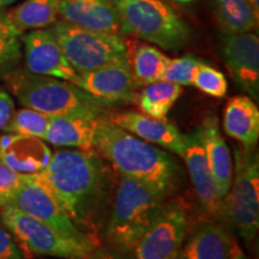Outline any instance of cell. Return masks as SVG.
I'll return each instance as SVG.
<instances>
[{
    "label": "cell",
    "instance_id": "1",
    "mask_svg": "<svg viewBox=\"0 0 259 259\" xmlns=\"http://www.w3.org/2000/svg\"><path fill=\"white\" fill-rule=\"evenodd\" d=\"M30 177L80 229L92 225L105 202L108 178L95 149L58 150L44 169Z\"/></svg>",
    "mask_w": 259,
    "mask_h": 259
},
{
    "label": "cell",
    "instance_id": "2",
    "mask_svg": "<svg viewBox=\"0 0 259 259\" xmlns=\"http://www.w3.org/2000/svg\"><path fill=\"white\" fill-rule=\"evenodd\" d=\"M94 149L121 177L139 181L166 194L178 185L180 168L173 156L119 127L105 115L96 119Z\"/></svg>",
    "mask_w": 259,
    "mask_h": 259
},
{
    "label": "cell",
    "instance_id": "3",
    "mask_svg": "<svg viewBox=\"0 0 259 259\" xmlns=\"http://www.w3.org/2000/svg\"><path fill=\"white\" fill-rule=\"evenodd\" d=\"M8 88L27 108L53 115H80L96 119L106 106L67 80L41 76L25 70H9L4 74Z\"/></svg>",
    "mask_w": 259,
    "mask_h": 259
},
{
    "label": "cell",
    "instance_id": "4",
    "mask_svg": "<svg viewBox=\"0 0 259 259\" xmlns=\"http://www.w3.org/2000/svg\"><path fill=\"white\" fill-rule=\"evenodd\" d=\"M167 196L160 190L120 176L106 229L109 244L134 251Z\"/></svg>",
    "mask_w": 259,
    "mask_h": 259
},
{
    "label": "cell",
    "instance_id": "5",
    "mask_svg": "<svg viewBox=\"0 0 259 259\" xmlns=\"http://www.w3.org/2000/svg\"><path fill=\"white\" fill-rule=\"evenodd\" d=\"M121 35H132L162 50L177 51L190 44L189 24L162 0H113Z\"/></svg>",
    "mask_w": 259,
    "mask_h": 259
},
{
    "label": "cell",
    "instance_id": "6",
    "mask_svg": "<svg viewBox=\"0 0 259 259\" xmlns=\"http://www.w3.org/2000/svg\"><path fill=\"white\" fill-rule=\"evenodd\" d=\"M0 221L25 253L60 259H92L96 250L93 238H67L15 206L0 210Z\"/></svg>",
    "mask_w": 259,
    "mask_h": 259
},
{
    "label": "cell",
    "instance_id": "7",
    "mask_svg": "<svg viewBox=\"0 0 259 259\" xmlns=\"http://www.w3.org/2000/svg\"><path fill=\"white\" fill-rule=\"evenodd\" d=\"M259 157L254 148L234 149V170L225 199V218L246 242L259 228Z\"/></svg>",
    "mask_w": 259,
    "mask_h": 259
},
{
    "label": "cell",
    "instance_id": "8",
    "mask_svg": "<svg viewBox=\"0 0 259 259\" xmlns=\"http://www.w3.org/2000/svg\"><path fill=\"white\" fill-rule=\"evenodd\" d=\"M50 29L77 73L128 61L127 44L121 34L88 30L61 19Z\"/></svg>",
    "mask_w": 259,
    "mask_h": 259
},
{
    "label": "cell",
    "instance_id": "9",
    "mask_svg": "<svg viewBox=\"0 0 259 259\" xmlns=\"http://www.w3.org/2000/svg\"><path fill=\"white\" fill-rule=\"evenodd\" d=\"M186 210L178 203H163L134 248L136 259H177L187 235Z\"/></svg>",
    "mask_w": 259,
    "mask_h": 259
},
{
    "label": "cell",
    "instance_id": "10",
    "mask_svg": "<svg viewBox=\"0 0 259 259\" xmlns=\"http://www.w3.org/2000/svg\"><path fill=\"white\" fill-rule=\"evenodd\" d=\"M73 84L106 107L132 102L138 89L130 61L80 72Z\"/></svg>",
    "mask_w": 259,
    "mask_h": 259
},
{
    "label": "cell",
    "instance_id": "11",
    "mask_svg": "<svg viewBox=\"0 0 259 259\" xmlns=\"http://www.w3.org/2000/svg\"><path fill=\"white\" fill-rule=\"evenodd\" d=\"M221 53L232 78L252 100L259 97V38L254 32L223 34Z\"/></svg>",
    "mask_w": 259,
    "mask_h": 259
},
{
    "label": "cell",
    "instance_id": "12",
    "mask_svg": "<svg viewBox=\"0 0 259 259\" xmlns=\"http://www.w3.org/2000/svg\"><path fill=\"white\" fill-rule=\"evenodd\" d=\"M10 205L50 226L54 231L67 238H92L88 233H84L74 225L72 220L65 213L57 200L53 198V196L30 176H28L25 183L16 193Z\"/></svg>",
    "mask_w": 259,
    "mask_h": 259
},
{
    "label": "cell",
    "instance_id": "13",
    "mask_svg": "<svg viewBox=\"0 0 259 259\" xmlns=\"http://www.w3.org/2000/svg\"><path fill=\"white\" fill-rule=\"evenodd\" d=\"M27 70L41 76L54 77L73 83L78 73L65 57L50 28L30 30L22 35Z\"/></svg>",
    "mask_w": 259,
    "mask_h": 259
},
{
    "label": "cell",
    "instance_id": "14",
    "mask_svg": "<svg viewBox=\"0 0 259 259\" xmlns=\"http://www.w3.org/2000/svg\"><path fill=\"white\" fill-rule=\"evenodd\" d=\"M184 142H185V153L183 158L185 160L189 169L200 208L212 218L226 220L225 199L220 196L212 178L200 138L199 128L196 127L187 135H184Z\"/></svg>",
    "mask_w": 259,
    "mask_h": 259
},
{
    "label": "cell",
    "instance_id": "15",
    "mask_svg": "<svg viewBox=\"0 0 259 259\" xmlns=\"http://www.w3.org/2000/svg\"><path fill=\"white\" fill-rule=\"evenodd\" d=\"M109 120L137 136L148 143L169 150L170 153L183 157L185 153L184 135L176 125L167 120L151 118L139 112H120L109 116Z\"/></svg>",
    "mask_w": 259,
    "mask_h": 259
},
{
    "label": "cell",
    "instance_id": "16",
    "mask_svg": "<svg viewBox=\"0 0 259 259\" xmlns=\"http://www.w3.org/2000/svg\"><path fill=\"white\" fill-rule=\"evenodd\" d=\"M59 18L88 30L121 34L113 0H59Z\"/></svg>",
    "mask_w": 259,
    "mask_h": 259
},
{
    "label": "cell",
    "instance_id": "17",
    "mask_svg": "<svg viewBox=\"0 0 259 259\" xmlns=\"http://www.w3.org/2000/svg\"><path fill=\"white\" fill-rule=\"evenodd\" d=\"M52 156L42 139L10 134L0 137V161L23 176H32L47 166Z\"/></svg>",
    "mask_w": 259,
    "mask_h": 259
},
{
    "label": "cell",
    "instance_id": "18",
    "mask_svg": "<svg viewBox=\"0 0 259 259\" xmlns=\"http://www.w3.org/2000/svg\"><path fill=\"white\" fill-rule=\"evenodd\" d=\"M208 163L220 196L226 199L233 178L232 155L221 134L219 119L213 115L204 118L198 126Z\"/></svg>",
    "mask_w": 259,
    "mask_h": 259
},
{
    "label": "cell",
    "instance_id": "19",
    "mask_svg": "<svg viewBox=\"0 0 259 259\" xmlns=\"http://www.w3.org/2000/svg\"><path fill=\"white\" fill-rule=\"evenodd\" d=\"M232 235L222 225L200 222L181 246L177 259H229Z\"/></svg>",
    "mask_w": 259,
    "mask_h": 259
},
{
    "label": "cell",
    "instance_id": "20",
    "mask_svg": "<svg viewBox=\"0 0 259 259\" xmlns=\"http://www.w3.org/2000/svg\"><path fill=\"white\" fill-rule=\"evenodd\" d=\"M223 131L244 148H254L259 139V109L247 95L233 96L223 111Z\"/></svg>",
    "mask_w": 259,
    "mask_h": 259
},
{
    "label": "cell",
    "instance_id": "21",
    "mask_svg": "<svg viewBox=\"0 0 259 259\" xmlns=\"http://www.w3.org/2000/svg\"><path fill=\"white\" fill-rule=\"evenodd\" d=\"M96 119L80 115L50 116L44 141L56 147L90 150L94 149Z\"/></svg>",
    "mask_w": 259,
    "mask_h": 259
},
{
    "label": "cell",
    "instance_id": "22",
    "mask_svg": "<svg viewBox=\"0 0 259 259\" xmlns=\"http://www.w3.org/2000/svg\"><path fill=\"white\" fill-rule=\"evenodd\" d=\"M8 16L22 36L24 31L50 28L59 21V0H24Z\"/></svg>",
    "mask_w": 259,
    "mask_h": 259
},
{
    "label": "cell",
    "instance_id": "23",
    "mask_svg": "<svg viewBox=\"0 0 259 259\" xmlns=\"http://www.w3.org/2000/svg\"><path fill=\"white\" fill-rule=\"evenodd\" d=\"M126 44L130 66L138 88L161 80L169 58L150 45L138 42L130 45L127 41Z\"/></svg>",
    "mask_w": 259,
    "mask_h": 259
},
{
    "label": "cell",
    "instance_id": "24",
    "mask_svg": "<svg viewBox=\"0 0 259 259\" xmlns=\"http://www.w3.org/2000/svg\"><path fill=\"white\" fill-rule=\"evenodd\" d=\"M215 17L223 34H245L258 28V14L248 0H215Z\"/></svg>",
    "mask_w": 259,
    "mask_h": 259
},
{
    "label": "cell",
    "instance_id": "25",
    "mask_svg": "<svg viewBox=\"0 0 259 259\" xmlns=\"http://www.w3.org/2000/svg\"><path fill=\"white\" fill-rule=\"evenodd\" d=\"M183 87L178 84L158 80L144 85L138 94V107L143 114L151 118L166 120L168 114L183 95Z\"/></svg>",
    "mask_w": 259,
    "mask_h": 259
},
{
    "label": "cell",
    "instance_id": "26",
    "mask_svg": "<svg viewBox=\"0 0 259 259\" xmlns=\"http://www.w3.org/2000/svg\"><path fill=\"white\" fill-rule=\"evenodd\" d=\"M50 121V116L31 108H24L15 111L5 132L16 134L28 137H35L44 141L46 130Z\"/></svg>",
    "mask_w": 259,
    "mask_h": 259
},
{
    "label": "cell",
    "instance_id": "27",
    "mask_svg": "<svg viewBox=\"0 0 259 259\" xmlns=\"http://www.w3.org/2000/svg\"><path fill=\"white\" fill-rule=\"evenodd\" d=\"M21 34L10 22L8 11L0 8V69L10 70L22 57Z\"/></svg>",
    "mask_w": 259,
    "mask_h": 259
},
{
    "label": "cell",
    "instance_id": "28",
    "mask_svg": "<svg viewBox=\"0 0 259 259\" xmlns=\"http://www.w3.org/2000/svg\"><path fill=\"white\" fill-rule=\"evenodd\" d=\"M192 85L215 99H223L228 93V82L225 74L203 61L194 71Z\"/></svg>",
    "mask_w": 259,
    "mask_h": 259
},
{
    "label": "cell",
    "instance_id": "29",
    "mask_svg": "<svg viewBox=\"0 0 259 259\" xmlns=\"http://www.w3.org/2000/svg\"><path fill=\"white\" fill-rule=\"evenodd\" d=\"M200 60L194 56H184L177 59H170L164 69L161 80L186 87L192 85L193 74L198 66Z\"/></svg>",
    "mask_w": 259,
    "mask_h": 259
},
{
    "label": "cell",
    "instance_id": "30",
    "mask_svg": "<svg viewBox=\"0 0 259 259\" xmlns=\"http://www.w3.org/2000/svg\"><path fill=\"white\" fill-rule=\"evenodd\" d=\"M28 176L19 174L0 161V210L10 205Z\"/></svg>",
    "mask_w": 259,
    "mask_h": 259
},
{
    "label": "cell",
    "instance_id": "31",
    "mask_svg": "<svg viewBox=\"0 0 259 259\" xmlns=\"http://www.w3.org/2000/svg\"><path fill=\"white\" fill-rule=\"evenodd\" d=\"M0 259H25L17 241L0 221Z\"/></svg>",
    "mask_w": 259,
    "mask_h": 259
},
{
    "label": "cell",
    "instance_id": "32",
    "mask_svg": "<svg viewBox=\"0 0 259 259\" xmlns=\"http://www.w3.org/2000/svg\"><path fill=\"white\" fill-rule=\"evenodd\" d=\"M92 259H136L134 252L109 244L105 247L97 248L94 252Z\"/></svg>",
    "mask_w": 259,
    "mask_h": 259
},
{
    "label": "cell",
    "instance_id": "33",
    "mask_svg": "<svg viewBox=\"0 0 259 259\" xmlns=\"http://www.w3.org/2000/svg\"><path fill=\"white\" fill-rule=\"evenodd\" d=\"M15 103L10 94L0 87V131H5L15 113Z\"/></svg>",
    "mask_w": 259,
    "mask_h": 259
},
{
    "label": "cell",
    "instance_id": "34",
    "mask_svg": "<svg viewBox=\"0 0 259 259\" xmlns=\"http://www.w3.org/2000/svg\"><path fill=\"white\" fill-rule=\"evenodd\" d=\"M229 259H250L244 253L242 248L239 246V244L234 240H232V247H231V258Z\"/></svg>",
    "mask_w": 259,
    "mask_h": 259
},
{
    "label": "cell",
    "instance_id": "35",
    "mask_svg": "<svg viewBox=\"0 0 259 259\" xmlns=\"http://www.w3.org/2000/svg\"><path fill=\"white\" fill-rule=\"evenodd\" d=\"M16 2H17V0H0V8L5 9L11 4H14V3H16Z\"/></svg>",
    "mask_w": 259,
    "mask_h": 259
},
{
    "label": "cell",
    "instance_id": "36",
    "mask_svg": "<svg viewBox=\"0 0 259 259\" xmlns=\"http://www.w3.org/2000/svg\"><path fill=\"white\" fill-rule=\"evenodd\" d=\"M248 2H250V4L253 6L254 11L259 15V0H248Z\"/></svg>",
    "mask_w": 259,
    "mask_h": 259
},
{
    "label": "cell",
    "instance_id": "37",
    "mask_svg": "<svg viewBox=\"0 0 259 259\" xmlns=\"http://www.w3.org/2000/svg\"><path fill=\"white\" fill-rule=\"evenodd\" d=\"M171 2L177 3V4H180V5H189L193 2V0H171Z\"/></svg>",
    "mask_w": 259,
    "mask_h": 259
}]
</instances>
